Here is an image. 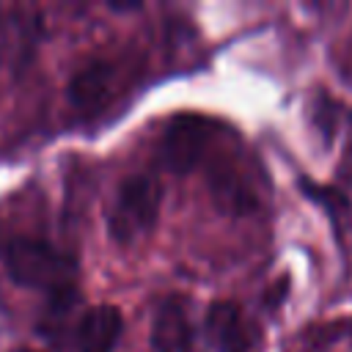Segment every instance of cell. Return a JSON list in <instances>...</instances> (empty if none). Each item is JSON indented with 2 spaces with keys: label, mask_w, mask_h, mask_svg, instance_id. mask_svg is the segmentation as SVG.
I'll list each match as a JSON object with an SVG mask.
<instances>
[{
  "label": "cell",
  "mask_w": 352,
  "mask_h": 352,
  "mask_svg": "<svg viewBox=\"0 0 352 352\" xmlns=\"http://www.w3.org/2000/svg\"><path fill=\"white\" fill-rule=\"evenodd\" d=\"M192 341V327L187 316V302L182 297H168L154 316L151 324V346L154 352H187Z\"/></svg>",
  "instance_id": "obj_5"
},
{
  "label": "cell",
  "mask_w": 352,
  "mask_h": 352,
  "mask_svg": "<svg viewBox=\"0 0 352 352\" xmlns=\"http://www.w3.org/2000/svg\"><path fill=\"white\" fill-rule=\"evenodd\" d=\"M160 182L154 176L146 173H135L129 176L118 192L116 201L110 206V234L116 242H132L138 236H143L146 231H151V226L157 223L160 214Z\"/></svg>",
  "instance_id": "obj_2"
},
{
  "label": "cell",
  "mask_w": 352,
  "mask_h": 352,
  "mask_svg": "<svg viewBox=\"0 0 352 352\" xmlns=\"http://www.w3.org/2000/svg\"><path fill=\"white\" fill-rule=\"evenodd\" d=\"M113 94V69L107 63H88L69 80V99L80 110L102 107Z\"/></svg>",
  "instance_id": "obj_7"
},
{
  "label": "cell",
  "mask_w": 352,
  "mask_h": 352,
  "mask_svg": "<svg viewBox=\"0 0 352 352\" xmlns=\"http://www.w3.org/2000/svg\"><path fill=\"white\" fill-rule=\"evenodd\" d=\"M124 330V316L116 305L88 308L77 324V349L80 352H113Z\"/></svg>",
  "instance_id": "obj_6"
},
{
  "label": "cell",
  "mask_w": 352,
  "mask_h": 352,
  "mask_svg": "<svg viewBox=\"0 0 352 352\" xmlns=\"http://www.w3.org/2000/svg\"><path fill=\"white\" fill-rule=\"evenodd\" d=\"M212 143V121L198 113L173 116L162 132V162L173 173L192 170L209 151Z\"/></svg>",
  "instance_id": "obj_3"
},
{
  "label": "cell",
  "mask_w": 352,
  "mask_h": 352,
  "mask_svg": "<svg viewBox=\"0 0 352 352\" xmlns=\"http://www.w3.org/2000/svg\"><path fill=\"white\" fill-rule=\"evenodd\" d=\"M6 267L11 280L30 289H47L55 297L69 294L77 278L74 256L52 248L50 242L19 236L6 250Z\"/></svg>",
  "instance_id": "obj_1"
},
{
  "label": "cell",
  "mask_w": 352,
  "mask_h": 352,
  "mask_svg": "<svg viewBox=\"0 0 352 352\" xmlns=\"http://www.w3.org/2000/svg\"><path fill=\"white\" fill-rule=\"evenodd\" d=\"M206 333L220 352H253L258 344L256 324L242 314L236 302H214L206 311Z\"/></svg>",
  "instance_id": "obj_4"
},
{
  "label": "cell",
  "mask_w": 352,
  "mask_h": 352,
  "mask_svg": "<svg viewBox=\"0 0 352 352\" xmlns=\"http://www.w3.org/2000/svg\"><path fill=\"white\" fill-rule=\"evenodd\" d=\"M14 352H36V349H25V346H22V349H14Z\"/></svg>",
  "instance_id": "obj_8"
}]
</instances>
